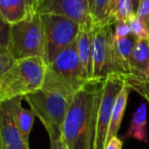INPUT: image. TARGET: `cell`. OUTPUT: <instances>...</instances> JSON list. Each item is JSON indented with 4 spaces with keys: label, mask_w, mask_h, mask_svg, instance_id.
<instances>
[{
    "label": "cell",
    "mask_w": 149,
    "mask_h": 149,
    "mask_svg": "<svg viewBox=\"0 0 149 149\" xmlns=\"http://www.w3.org/2000/svg\"><path fill=\"white\" fill-rule=\"evenodd\" d=\"M104 79H89L75 93L61 130L60 140L66 149H95Z\"/></svg>",
    "instance_id": "6da1fadb"
},
{
    "label": "cell",
    "mask_w": 149,
    "mask_h": 149,
    "mask_svg": "<svg viewBox=\"0 0 149 149\" xmlns=\"http://www.w3.org/2000/svg\"><path fill=\"white\" fill-rule=\"evenodd\" d=\"M47 64L41 57L16 60L12 67L0 78V102L41 89Z\"/></svg>",
    "instance_id": "7a4b0ae2"
},
{
    "label": "cell",
    "mask_w": 149,
    "mask_h": 149,
    "mask_svg": "<svg viewBox=\"0 0 149 149\" xmlns=\"http://www.w3.org/2000/svg\"><path fill=\"white\" fill-rule=\"evenodd\" d=\"M24 97L48 132L50 144L60 141L62 125L74 96L59 90L41 88Z\"/></svg>",
    "instance_id": "3957f363"
},
{
    "label": "cell",
    "mask_w": 149,
    "mask_h": 149,
    "mask_svg": "<svg viewBox=\"0 0 149 149\" xmlns=\"http://www.w3.org/2000/svg\"><path fill=\"white\" fill-rule=\"evenodd\" d=\"M86 81L78 55L77 41H75L47 65L42 88L59 90L73 97Z\"/></svg>",
    "instance_id": "277c9868"
},
{
    "label": "cell",
    "mask_w": 149,
    "mask_h": 149,
    "mask_svg": "<svg viewBox=\"0 0 149 149\" xmlns=\"http://www.w3.org/2000/svg\"><path fill=\"white\" fill-rule=\"evenodd\" d=\"M7 50L14 60L32 57L44 59L45 48L40 13L10 26Z\"/></svg>",
    "instance_id": "5b68a950"
},
{
    "label": "cell",
    "mask_w": 149,
    "mask_h": 149,
    "mask_svg": "<svg viewBox=\"0 0 149 149\" xmlns=\"http://www.w3.org/2000/svg\"><path fill=\"white\" fill-rule=\"evenodd\" d=\"M44 38L46 64H49L61 50L77 40L80 24L62 14L40 13Z\"/></svg>",
    "instance_id": "8992f818"
},
{
    "label": "cell",
    "mask_w": 149,
    "mask_h": 149,
    "mask_svg": "<svg viewBox=\"0 0 149 149\" xmlns=\"http://www.w3.org/2000/svg\"><path fill=\"white\" fill-rule=\"evenodd\" d=\"M114 24L112 19L92 22V78L104 79L112 73V46Z\"/></svg>",
    "instance_id": "52a82bcc"
},
{
    "label": "cell",
    "mask_w": 149,
    "mask_h": 149,
    "mask_svg": "<svg viewBox=\"0 0 149 149\" xmlns=\"http://www.w3.org/2000/svg\"><path fill=\"white\" fill-rule=\"evenodd\" d=\"M126 83L127 77L119 73H110L104 79L101 100L97 114L95 149H105L115 100Z\"/></svg>",
    "instance_id": "ba28073f"
},
{
    "label": "cell",
    "mask_w": 149,
    "mask_h": 149,
    "mask_svg": "<svg viewBox=\"0 0 149 149\" xmlns=\"http://www.w3.org/2000/svg\"><path fill=\"white\" fill-rule=\"evenodd\" d=\"M23 100V96H18L0 104V135L4 149H30L23 139L16 120V109Z\"/></svg>",
    "instance_id": "9c48e42d"
},
{
    "label": "cell",
    "mask_w": 149,
    "mask_h": 149,
    "mask_svg": "<svg viewBox=\"0 0 149 149\" xmlns=\"http://www.w3.org/2000/svg\"><path fill=\"white\" fill-rule=\"evenodd\" d=\"M39 13L62 14L84 24L92 19L88 0H38Z\"/></svg>",
    "instance_id": "30bf717a"
},
{
    "label": "cell",
    "mask_w": 149,
    "mask_h": 149,
    "mask_svg": "<svg viewBox=\"0 0 149 149\" xmlns=\"http://www.w3.org/2000/svg\"><path fill=\"white\" fill-rule=\"evenodd\" d=\"M149 72V38L137 40L130 58V73L127 84L146 80Z\"/></svg>",
    "instance_id": "8fae6325"
},
{
    "label": "cell",
    "mask_w": 149,
    "mask_h": 149,
    "mask_svg": "<svg viewBox=\"0 0 149 149\" xmlns=\"http://www.w3.org/2000/svg\"><path fill=\"white\" fill-rule=\"evenodd\" d=\"M137 38L131 33L127 38L119 41H112V73H119L126 77L130 73V58L137 43Z\"/></svg>",
    "instance_id": "7c38bea8"
},
{
    "label": "cell",
    "mask_w": 149,
    "mask_h": 149,
    "mask_svg": "<svg viewBox=\"0 0 149 149\" xmlns=\"http://www.w3.org/2000/svg\"><path fill=\"white\" fill-rule=\"evenodd\" d=\"M93 18L84 24H80L77 36V50L85 80L92 79V36L91 26Z\"/></svg>",
    "instance_id": "4fadbf2b"
},
{
    "label": "cell",
    "mask_w": 149,
    "mask_h": 149,
    "mask_svg": "<svg viewBox=\"0 0 149 149\" xmlns=\"http://www.w3.org/2000/svg\"><path fill=\"white\" fill-rule=\"evenodd\" d=\"M0 13L12 26L38 13V11L31 9L28 0H0Z\"/></svg>",
    "instance_id": "5bb4252c"
},
{
    "label": "cell",
    "mask_w": 149,
    "mask_h": 149,
    "mask_svg": "<svg viewBox=\"0 0 149 149\" xmlns=\"http://www.w3.org/2000/svg\"><path fill=\"white\" fill-rule=\"evenodd\" d=\"M133 138L140 142L148 144L147 134V109L144 102H141L137 110L134 112L130 122L129 129L127 133L123 136L121 140Z\"/></svg>",
    "instance_id": "9a60e30c"
},
{
    "label": "cell",
    "mask_w": 149,
    "mask_h": 149,
    "mask_svg": "<svg viewBox=\"0 0 149 149\" xmlns=\"http://www.w3.org/2000/svg\"><path fill=\"white\" fill-rule=\"evenodd\" d=\"M129 86L126 85L123 87V89L119 91V95L117 96V100L114 102V107L112 110V119H110V124H109V129H108V136H107V141L110 140L112 138L117 136V132L121 127V123L123 121L124 114H125L126 107H127L128 102V97H129L130 93ZM107 143V142H106Z\"/></svg>",
    "instance_id": "2e32d148"
},
{
    "label": "cell",
    "mask_w": 149,
    "mask_h": 149,
    "mask_svg": "<svg viewBox=\"0 0 149 149\" xmlns=\"http://www.w3.org/2000/svg\"><path fill=\"white\" fill-rule=\"evenodd\" d=\"M35 114L31 110H26L22 107V102L18 104L16 109V120L22 137L25 143L29 145V138H30L31 130L34 125Z\"/></svg>",
    "instance_id": "e0dca14e"
},
{
    "label": "cell",
    "mask_w": 149,
    "mask_h": 149,
    "mask_svg": "<svg viewBox=\"0 0 149 149\" xmlns=\"http://www.w3.org/2000/svg\"><path fill=\"white\" fill-rule=\"evenodd\" d=\"M134 13L132 0H112L108 11V19L114 22H128Z\"/></svg>",
    "instance_id": "ac0fdd59"
},
{
    "label": "cell",
    "mask_w": 149,
    "mask_h": 149,
    "mask_svg": "<svg viewBox=\"0 0 149 149\" xmlns=\"http://www.w3.org/2000/svg\"><path fill=\"white\" fill-rule=\"evenodd\" d=\"M128 24L131 29V33L137 38L138 40L147 39L149 38V30L146 24L138 17L136 13H133L128 19Z\"/></svg>",
    "instance_id": "d6986e66"
},
{
    "label": "cell",
    "mask_w": 149,
    "mask_h": 149,
    "mask_svg": "<svg viewBox=\"0 0 149 149\" xmlns=\"http://www.w3.org/2000/svg\"><path fill=\"white\" fill-rule=\"evenodd\" d=\"M112 0H95V7L92 18L94 22H100L108 19V11Z\"/></svg>",
    "instance_id": "ffe728a7"
},
{
    "label": "cell",
    "mask_w": 149,
    "mask_h": 149,
    "mask_svg": "<svg viewBox=\"0 0 149 149\" xmlns=\"http://www.w3.org/2000/svg\"><path fill=\"white\" fill-rule=\"evenodd\" d=\"M14 62L16 60L10 55L7 48L0 46V78L11 68Z\"/></svg>",
    "instance_id": "44dd1931"
},
{
    "label": "cell",
    "mask_w": 149,
    "mask_h": 149,
    "mask_svg": "<svg viewBox=\"0 0 149 149\" xmlns=\"http://www.w3.org/2000/svg\"><path fill=\"white\" fill-rule=\"evenodd\" d=\"M131 29L128 22H117L112 26V41H119L131 35Z\"/></svg>",
    "instance_id": "7402d4cb"
},
{
    "label": "cell",
    "mask_w": 149,
    "mask_h": 149,
    "mask_svg": "<svg viewBox=\"0 0 149 149\" xmlns=\"http://www.w3.org/2000/svg\"><path fill=\"white\" fill-rule=\"evenodd\" d=\"M10 24L3 18L0 13V46L7 48L8 39H9Z\"/></svg>",
    "instance_id": "603a6c76"
},
{
    "label": "cell",
    "mask_w": 149,
    "mask_h": 149,
    "mask_svg": "<svg viewBox=\"0 0 149 149\" xmlns=\"http://www.w3.org/2000/svg\"><path fill=\"white\" fill-rule=\"evenodd\" d=\"M128 86H129L130 89L135 90L136 92H138L140 95L143 96V97L149 102V76L147 77L146 80L142 81V82L133 83V84H130V85H128Z\"/></svg>",
    "instance_id": "cb8c5ba5"
},
{
    "label": "cell",
    "mask_w": 149,
    "mask_h": 149,
    "mask_svg": "<svg viewBox=\"0 0 149 149\" xmlns=\"http://www.w3.org/2000/svg\"><path fill=\"white\" fill-rule=\"evenodd\" d=\"M136 14L146 24L149 30V0H140Z\"/></svg>",
    "instance_id": "d4e9b609"
},
{
    "label": "cell",
    "mask_w": 149,
    "mask_h": 149,
    "mask_svg": "<svg viewBox=\"0 0 149 149\" xmlns=\"http://www.w3.org/2000/svg\"><path fill=\"white\" fill-rule=\"evenodd\" d=\"M124 141L121 140V138H119L117 136L112 138L110 140H108L106 143L105 149H121L123 148Z\"/></svg>",
    "instance_id": "484cf974"
},
{
    "label": "cell",
    "mask_w": 149,
    "mask_h": 149,
    "mask_svg": "<svg viewBox=\"0 0 149 149\" xmlns=\"http://www.w3.org/2000/svg\"><path fill=\"white\" fill-rule=\"evenodd\" d=\"M50 145H51V149H66V147H64V145L62 144L61 140H60V141L55 142V143L50 144Z\"/></svg>",
    "instance_id": "4316f807"
},
{
    "label": "cell",
    "mask_w": 149,
    "mask_h": 149,
    "mask_svg": "<svg viewBox=\"0 0 149 149\" xmlns=\"http://www.w3.org/2000/svg\"><path fill=\"white\" fill-rule=\"evenodd\" d=\"M88 5H89L90 12H91V14L93 15L94 7H95V0H88Z\"/></svg>",
    "instance_id": "83f0119b"
},
{
    "label": "cell",
    "mask_w": 149,
    "mask_h": 149,
    "mask_svg": "<svg viewBox=\"0 0 149 149\" xmlns=\"http://www.w3.org/2000/svg\"><path fill=\"white\" fill-rule=\"evenodd\" d=\"M132 3H133V11L134 13H136V11L138 9V6H139L140 0H132Z\"/></svg>",
    "instance_id": "f1b7e54d"
},
{
    "label": "cell",
    "mask_w": 149,
    "mask_h": 149,
    "mask_svg": "<svg viewBox=\"0 0 149 149\" xmlns=\"http://www.w3.org/2000/svg\"><path fill=\"white\" fill-rule=\"evenodd\" d=\"M0 149H4L3 144H2V140H1V135H0Z\"/></svg>",
    "instance_id": "f546056e"
},
{
    "label": "cell",
    "mask_w": 149,
    "mask_h": 149,
    "mask_svg": "<svg viewBox=\"0 0 149 149\" xmlns=\"http://www.w3.org/2000/svg\"><path fill=\"white\" fill-rule=\"evenodd\" d=\"M0 104H1V102H0Z\"/></svg>",
    "instance_id": "4dcf8cb0"
}]
</instances>
